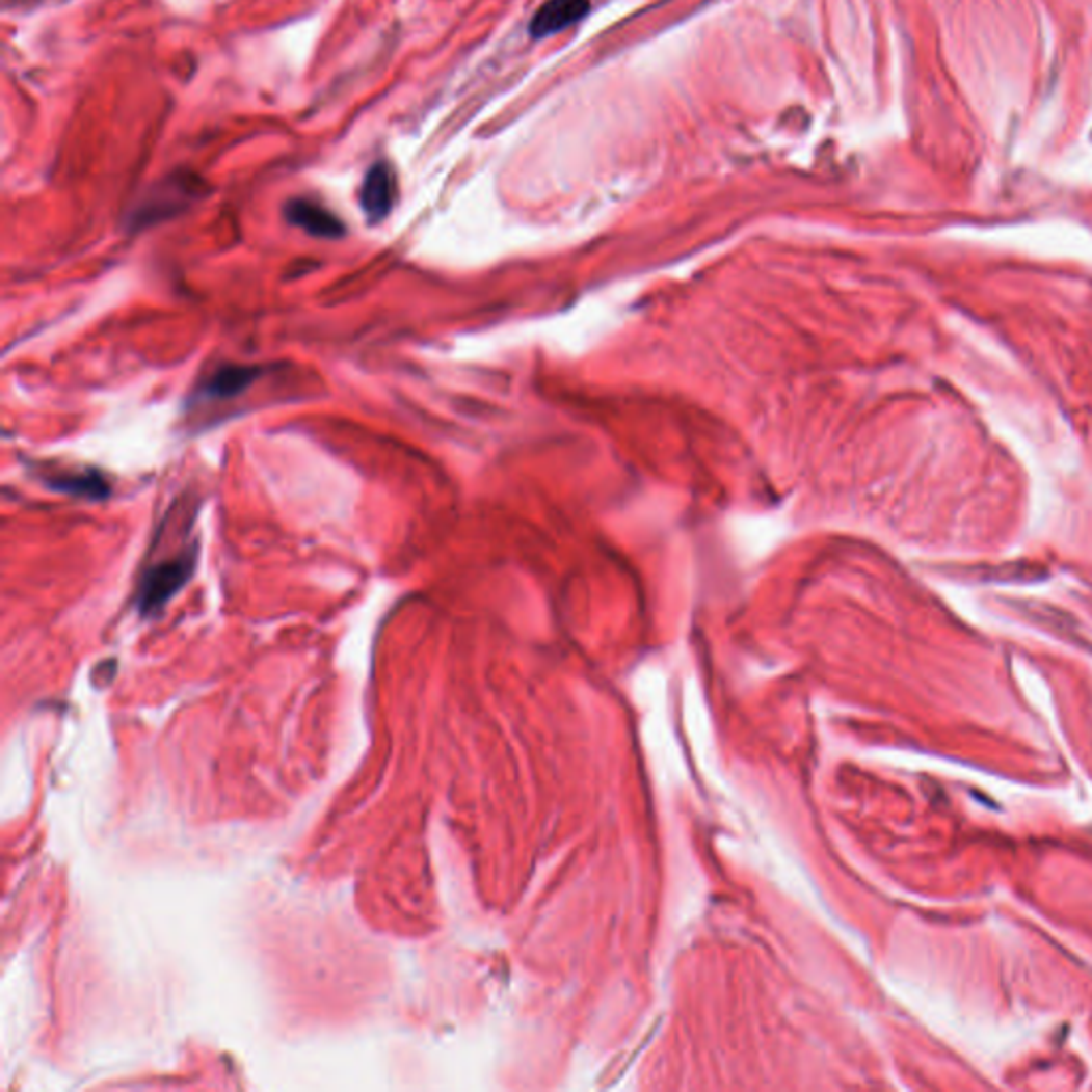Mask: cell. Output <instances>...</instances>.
<instances>
[{
  "instance_id": "8992f818",
  "label": "cell",
  "mask_w": 1092,
  "mask_h": 1092,
  "mask_svg": "<svg viewBox=\"0 0 1092 1092\" xmlns=\"http://www.w3.org/2000/svg\"><path fill=\"white\" fill-rule=\"evenodd\" d=\"M589 11V0H549L530 24V32L536 38L549 36L579 22Z\"/></svg>"
},
{
  "instance_id": "277c9868",
  "label": "cell",
  "mask_w": 1092,
  "mask_h": 1092,
  "mask_svg": "<svg viewBox=\"0 0 1092 1092\" xmlns=\"http://www.w3.org/2000/svg\"><path fill=\"white\" fill-rule=\"evenodd\" d=\"M395 198H397V182H395L393 169L387 163L372 165L358 192L361 208L363 212H366L368 220L372 224L382 222L391 214L395 206Z\"/></svg>"
},
{
  "instance_id": "3957f363",
  "label": "cell",
  "mask_w": 1092,
  "mask_h": 1092,
  "mask_svg": "<svg viewBox=\"0 0 1092 1092\" xmlns=\"http://www.w3.org/2000/svg\"><path fill=\"white\" fill-rule=\"evenodd\" d=\"M48 489L86 502H105L111 498V482L95 468L84 470H54L42 474Z\"/></svg>"
},
{
  "instance_id": "7a4b0ae2",
  "label": "cell",
  "mask_w": 1092,
  "mask_h": 1092,
  "mask_svg": "<svg viewBox=\"0 0 1092 1092\" xmlns=\"http://www.w3.org/2000/svg\"><path fill=\"white\" fill-rule=\"evenodd\" d=\"M267 374L263 366H227L216 368L212 374H208L194 389L192 401L194 403H212V401H229L239 395H244L257 380H261Z\"/></svg>"
},
{
  "instance_id": "6da1fadb",
  "label": "cell",
  "mask_w": 1092,
  "mask_h": 1092,
  "mask_svg": "<svg viewBox=\"0 0 1092 1092\" xmlns=\"http://www.w3.org/2000/svg\"><path fill=\"white\" fill-rule=\"evenodd\" d=\"M196 547L180 555L158 561L141 575L135 593V606L141 617H154L188 585L196 568Z\"/></svg>"
},
{
  "instance_id": "5b68a950",
  "label": "cell",
  "mask_w": 1092,
  "mask_h": 1092,
  "mask_svg": "<svg viewBox=\"0 0 1092 1092\" xmlns=\"http://www.w3.org/2000/svg\"><path fill=\"white\" fill-rule=\"evenodd\" d=\"M285 218L293 227L320 239H340L346 233V224L331 210L312 198H291L285 206Z\"/></svg>"
}]
</instances>
